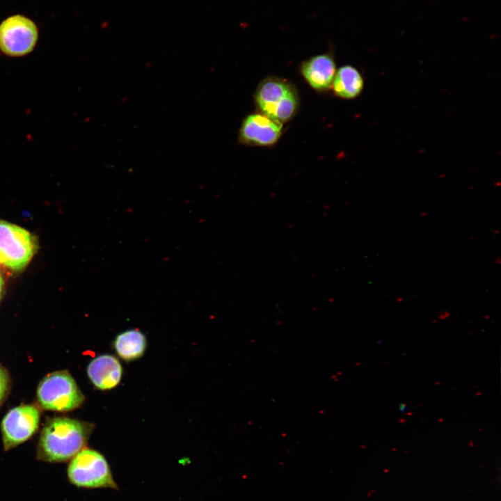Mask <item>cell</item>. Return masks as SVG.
I'll return each mask as SVG.
<instances>
[{
  "mask_svg": "<svg viewBox=\"0 0 501 501\" xmlns=\"http://www.w3.org/2000/svg\"><path fill=\"white\" fill-rule=\"evenodd\" d=\"M3 285H4L3 280V278H2V276H1V273H0V299H1V294H2L3 288Z\"/></svg>",
  "mask_w": 501,
  "mask_h": 501,
  "instance_id": "obj_14",
  "label": "cell"
},
{
  "mask_svg": "<svg viewBox=\"0 0 501 501\" xmlns=\"http://www.w3.org/2000/svg\"><path fill=\"white\" fill-rule=\"evenodd\" d=\"M67 476L79 488L118 489L107 460L93 449L84 447L70 460Z\"/></svg>",
  "mask_w": 501,
  "mask_h": 501,
  "instance_id": "obj_3",
  "label": "cell"
},
{
  "mask_svg": "<svg viewBox=\"0 0 501 501\" xmlns=\"http://www.w3.org/2000/svg\"><path fill=\"white\" fill-rule=\"evenodd\" d=\"M87 374L93 385L101 390H111L121 381L122 367L115 356L103 354L90 361L87 367Z\"/></svg>",
  "mask_w": 501,
  "mask_h": 501,
  "instance_id": "obj_10",
  "label": "cell"
},
{
  "mask_svg": "<svg viewBox=\"0 0 501 501\" xmlns=\"http://www.w3.org/2000/svg\"><path fill=\"white\" fill-rule=\"evenodd\" d=\"M282 131L283 124L261 113H252L242 122L239 139L247 145L270 146L278 142Z\"/></svg>",
  "mask_w": 501,
  "mask_h": 501,
  "instance_id": "obj_8",
  "label": "cell"
},
{
  "mask_svg": "<svg viewBox=\"0 0 501 501\" xmlns=\"http://www.w3.org/2000/svg\"><path fill=\"white\" fill-rule=\"evenodd\" d=\"M363 87V76L351 65H344L336 71L331 86L336 96L347 100L358 97Z\"/></svg>",
  "mask_w": 501,
  "mask_h": 501,
  "instance_id": "obj_11",
  "label": "cell"
},
{
  "mask_svg": "<svg viewBox=\"0 0 501 501\" xmlns=\"http://www.w3.org/2000/svg\"><path fill=\"white\" fill-rule=\"evenodd\" d=\"M84 399L74 379L67 371L49 374L37 389L38 403L45 410L70 411L80 406Z\"/></svg>",
  "mask_w": 501,
  "mask_h": 501,
  "instance_id": "obj_4",
  "label": "cell"
},
{
  "mask_svg": "<svg viewBox=\"0 0 501 501\" xmlns=\"http://www.w3.org/2000/svg\"><path fill=\"white\" fill-rule=\"evenodd\" d=\"M38 31L35 24L23 15H13L0 24V50L9 56H22L35 46Z\"/></svg>",
  "mask_w": 501,
  "mask_h": 501,
  "instance_id": "obj_6",
  "label": "cell"
},
{
  "mask_svg": "<svg viewBox=\"0 0 501 501\" xmlns=\"http://www.w3.org/2000/svg\"><path fill=\"white\" fill-rule=\"evenodd\" d=\"M301 72L312 88L324 92L331 88L336 65L332 55L322 54L303 61L301 65Z\"/></svg>",
  "mask_w": 501,
  "mask_h": 501,
  "instance_id": "obj_9",
  "label": "cell"
},
{
  "mask_svg": "<svg viewBox=\"0 0 501 501\" xmlns=\"http://www.w3.org/2000/svg\"><path fill=\"white\" fill-rule=\"evenodd\" d=\"M93 427V424L66 417L49 420L40 433L37 459L47 463L70 461L85 447Z\"/></svg>",
  "mask_w": 501,
  "mask_h": 501,
  "instance_id": "obj_1",
  "label": "cell"
},
{
  "mask_svg": "<svg viewBox=\"0 0 501 501\" xmlns=\"http://www.w3.org/2000/svg\"><path fill=\"white\" fill-rule=\"evenodd\" d=\"M146 347V337L138 329L125 331L118 335L113 342V347L118 356L126 361L141 358Z\"/></svg>",
  "mask_w": 501,
  "mask_h": 501,
  "instance_id": "obj_12",
  "label": "cell"
},
{
  "mask_svg": "<svg viewBox=\"0 0 501 501\" xmlns=\"http://www.w3.org/2000/svg\"><path fill=\"white\" fill-rule=\"evenodd\" d=\"M38 250L35 237L28 230L0 220V265L20 271Z\"/></svg>",
  "mask_w": 501,
  "mask_h": 501,
  "instance_id": "obj_5",
  "label": "cell"
},
{
  "mask_svg": "<svg viewBox=\"0 0 501 501\" xmlns=\"http://www.w3.org/2000/svg\"><path fill=\"white\" fill-rule=\"evenodd\" d=\"M255 102L261 113L283 124L294 117L299 107L295 86L285 79L269 77L257 86Z\"/></svg>",
  "mask_w": 501,
  "mask_h": 501,
  "instance_id": "obj_2",
  "label": "cell"
},
{
  "mask_svg": "<svg viewBox=\"0 0 501 501\" xmlns=\"http://www.w3.org/2000/svg\"><path fill=\"white\" fill-rule=\"evenodd\" d=\"M40 418V411L33 404H23L10 409L1 425L4 450L23 443L35 434Z\"/></svg>",
  "mask_w": 501,
  "mask_h": 501,
  "instance_id": "obj_7",
  "label": "cell"
},
{
  "mask_svg": "<svg viewBox=\"0 0 501 501\" xmlns=\"http://www.w3.org/2000/svg\"><path fill=\"white\" fill-rule=\"evenodd\" d=\"M10 379L6 370L0 365V406L9 390Z\"/></svg>",
  "mask_w": 501,
  "mask_h": 501,
  "instance_id": "obj_13",
  "label": "cell"
}]
</instances>
